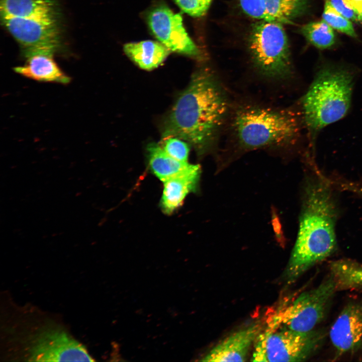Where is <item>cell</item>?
<instances>
[{"label":"cell","mask_w":362,"mask_h":362,"mask_svg":"<svg viewBox=\"0 0 362 362\" xmlns=\"http://www.w3.org/2000/svg\"><path fill=\"white\" fill-rule=\"evenodd\" d=\"M229 100L212 71L201 69L174 104L167 119L163 139L174 137L187 141L199 155L213 146L225 120Z\"/></svg>","instance_id":"6da1fadb"},{"label":"cell","mask_w":362,"mask_h":362,"mask_svg":"<svg viewBox=\"0 0 362 362\" xmlns=\"http://www.w3.org/2000/svg\"><path fill=\"white\" fill-rule=\"evenodd\" d=\"M297 239L286 269L293 282L336 249L337 210L329 182L319 172L308 177L304 189Z\"/></svg>","instance_id":"7a4b0ae2"},{"label":"cell","mask_w":362,"mask_h":362,"mask_svg":"<svg viewBox=\"0 0 362 362\" xmlns=\"http://www.w3.org/2000/svg\"><path fill=\"white\" fill-rule=\"evenodd\" d=\"M35 311L17 309L5 317L4 346L8 358L33 361L94 360L85 346L64 326Z\"/></svg>","instance_id":"3957f363"},{"label":"cell","mask_w":362,"mask_h":362,"mask_svg":"<svg viewBox=\"0 0 362 362\" xmlns=\"http://www.w3.org/2000/svg\"><path fill=\"white\" fill-rule=\"evenodd\" d=\"M353 75L341 66L327 65L317 72L303 97V118L314 134L342 119L351 104Z\"/></svg>","instance_id":"277c9868"},{"label":"cell","mask_w":362,"mask_h":362,"mask_svg":"<svg viewBox=\"0 0 362 362\" xmlns=\"http://www.w3.org/2000/svg\"><path fill=\"white\" fill-rule=\"evenodd\" d=\"M232 128L239 145L249 150L293 144L300 133L293 113L252 106L236 112Z\"/></svg>","instance_id":"5b68a950"},{"label":"cell","mask_w":362,"mask_h":362,"mask_svg":"<svg viewBox=\"0 0 362 362\" xmlns=\"http://www.w3.org/2000/svg\"><path fill=\"white\" fill-rule=\"evenodd\" d=\"M248 48L254 67L268 78L283 80L293 73L288 39L282 24L259 20L252 25Z\"/></svg>","instance_id":"8992f818"},{"label":"cell","mask_w":362,"mask_h":362,"mask_svg":"<svg viewBox=\"0 0 362 362\" xmlns=\"http://www.w3.org/2000/svg\"><path fill=\"white\" fill-rule=\"evenodd\" d=\"M337 291L335 282L329 275L317 287L301 294L294 301L276 310L268 318L266 328L299 332L313 330L325 317Z\"/></svg>","instance_id":"52a82bcc"},{"label":"cell","mask_w":362,"mask_h":362,"mask_svg":"<svg viewBox=\"0 0 362 362\" xmlns=\"http://www.w3.org/2000/svg\"><path fill=\"white\" fill-rule=\"evenodd\" d=\"M325 333L322 330L299 332L285 328L265 329L256 338L252 361H302L322 345Z\"/></svg>","instance_id":"ba28073f"},{"label":"cell","mask_w":362,"mask_h":362,"mask_svg":"<svg viewBox=\"0 0 362 362\" xmlns=\"http://www.w3.org/2000/svg\"><path fill=\"white\" fill-rule=\"evenodd\" d=\"M147 20L153 35L170 51L202 58L200 50L185 30L180 14L160 5L149 12Z\"/></svg>","instance_id":"9c48e42d"},{"label":"cell","mask_w":362,"mask_h":362,"mask_svg":"<svg viewBox=\"0 0 362 362\" xmlns=\"http://www.w3.org/2000/svg\"><path fill=\"white\" fill-rule=\"evenodd\" d=\"M1 17L3 24L23 49L57 48L59 36L56 18Z\"/></svg>","instance_id":"30bf717a"},{"label":"cell","mask_w":362,"mask_h":362,"mask_svg":"<svg viewBox=\"0 0 362 362\" xmlns=\"http://www.w3.org/2000/svg\"><path fill=\"white\" fill-rule=\"evenodd\" d=\"M329 337L338 354L362 348V302H351L344 307L330 328Z\"/></svg>","instance_id":"8fae6325"},{"label":"cell","mask_w":362,"mask_h":362,"mask_svg":"<svg viewBox=\"0 0 362 362\" xmlns=\"http://www.w3.org/2000/svg\"><path fill=\"white\" fill-rule=\"evenodd\" d=\"M309 0H239L242 11L248 16L268 22L292 24L304 14Z\"/></svg>","instance_id":"7c38bea8"},{"label":"cell","mask_w":362,"mask_h":362,"mask_svg":"<svg viewBox=\"0 0 362 362\" xmlns=\"http://www.w3.org/2000/svg\"><path fill=\"white\" fill-rule=\"evenodd\" d=\"M57 48L40 47L23 49L26 63L14 68L16 72L29 78L43 82L66 84L70 78L58 67L53 59Z\"/></svg>","instance_id":"4fadbf2b"},{"label":"cell","mask_w":362,"mask_h":362,"mask_svg":"<svg viewBox=\"0 0 362 362\" xmlns=\"http://www.w3.org/2000/svg\"><path fill=\"white\" fill-rule=\"evenodd\" d=\"M255 322L231 334L212 348L200 360L203 361H244L251 345L262 331Z\"/></svg>","instance_id":"5bb4252c"},{"label":"cell","mask_w":362,"mask_h":362,"mask_svg":"<svg viewBox=\"0 0 362 362\" xmlns=\"http://www.w3.org/2000/svg\"><path fill=\"white\" fill-rule=\"evenodd\" d=\"M200 174V165L193 164L188 170L163 182L160 203L165 214L172 213L182 205L188 194L196 192Z\"/></svg>","instance_id":"9a60e30c"},{"label":"cell","mask_w":362,"mask_h":362,"mask_svg":"<svg viewBox=\"0 0 362 362\" xmlns=\"http://www.w3.org/2000/svg\"><path fill=\"white\" fill-rule=\"evenodd\" d=\"M1 17L56 18L52 0H1Z\"/></svg>","instance_id":"2e32d148"},{"label":"cell","mask_w":362,"mask_h":362,"mask_svg":"<svg viewBox=\"0 0 362 362\" xmlns=\"http://www.w3.org/2000/svg\"><path fill=\"white\" fill-rule=\"evenodd\" d=\"M124 50L140 68L148 70L158 67L170 52L160 42L150 40L126 44Z\"/></svg>","instance_id":"e0dca14e"},{"label":"cell","mask_w":362,"mask_h":362,"mask_svg":"<svg viewBox=\"0 0 362 362\" xmlns=\"http://www.w3.org/2000/svg\"><path fill=\"white\" fill-rule=\"evenodd\" d=\"M147 151L150 168L163 182L185 172L193 165L188 162L180 161L172 157L157 143L149 144Z\"/></svg>","instance_id":"ac0fdd59"},{"label":"cell","mask_w":362,"mask_h":362,"mask_svg":"<svg viewBox=\"0 0 362 362\" xmlns=\"http://www.w3.org/2000/svg\"><path fill=\"white\" fill-rule=\"evenodd\" d=\"M337 291L362 289V263L350 259L334 261L330 264V274Z\"/></svg>","instance_id":"d6986e66"},{"label":"cell","mask_w":362,"mask_h":362,"mask_svg":"<svg viewBox=\"0 0 362 362\" xmlns=\"http://www.w3.org/2000/svg\"><path fill=\"white\" fill-rule=\"evenodd\" d=\"M301 31L307 40L318 48L327 49L335 43V37L332 28L323 20L303 25Z\"/></svg>","instance_id":"ffe728a7"},{"label":"cell","mask_w":362,"mask_h":362,"mask_svg":"<svg viewBox=\"0 0 362 362\" xmlns=\"http://www.w3.org/2000/svg\"><path fill=\"white\" fill-rule=\"evenodd\" d=\"M322 19L331 28L353 38L357 37L352 23L325 2Z\"/></svg>","instance_id":"44dd1931"},{"label":"cell","mask_w":362,"mask_h":362,"mask_svg":"<svg viewBox=\"0 0 362 362\" xmlns=\"http://www.w3.org/2000/svg\"><path fill=\"white\" fill-rule=\"evenodd\" d=\"M163 140L162 148L169 155L179 161L188 162L190 148L186 142L174 137Z\"/></svg>","instance_id":"7402d4cb"},{"label":"cell","mask_w":362,"mask_h":362,"mask_svg":"<svg viewBox=\"0 0 362 362\" xmlns=\"http://www.w3.org/2000/svg\"><path fill=\"white\" fill-rule=\"evenodd\" d=\"M182 11L189 15L199 17L204 16L213 0H174Z\"/></svg>","instance_id":"603a6c76"},{"label":"cell","mask_w":362,"mask_h":362,"mask_svg":"<svg viewBox=\"0 0 362 362\" xmlns=\"http://www.w3.org/2000/svg\"><path fill=\"white\" fill-rule=\"evenodd\" d=\"M342 16L354 22H362L358 15L349 8L343 0H325Z\"/></svg>","instance_id":"cb8c5ba5"},{"label":"cell","mask_w":362,"mask_h":362,"mask_svg":"<svg viewBox=\"0 0 362 362\" xmlns=\"http://www.w3.org/2000/svg\"><path fill=\"white\" fill-rule=\"evenodd\" d=\"M346 5L353 10L362 20V0H343Z\"/></svg>","instance_id":"d4e9b609"},{"label":"cell","mask_w":362,"mask_h":362,"mask_svg":"<svg viewBox=\"0 0 362 362\" xmlns=\"http://www.w3.org/2000/svg\"><path fill=\"white\" fill-rule=\"evenodd\" d=\"M358 191L360 193H361V194H362V188H359L358 189Z\"/></svg>","instance_id":"484cf974"}]
</instances>
